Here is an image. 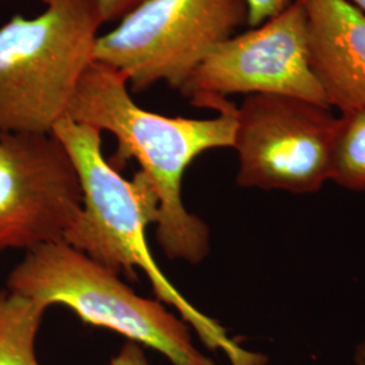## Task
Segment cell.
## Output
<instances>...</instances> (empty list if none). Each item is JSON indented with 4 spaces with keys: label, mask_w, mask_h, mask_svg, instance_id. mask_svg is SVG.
<instances>
[{
    "label": "cell",
    "mask_w": 365,
    "mask_h": 365,
    "mask_svg": "<svg viewBox=\"0 0 365 365\" xmlns=\"http://www.w3.org/2000/svg\"><path fill=\"white\" fill-rule=\"evenodd\" d=\"M7 289L46 307L66 306L84 324L148 346L172 365H217L196 348L182 318L160 300L138 297L118 274L66 242L27 250L9 274Z\"/></svg>",
    "instance_id": "4"
},
{
    "label": "cell",
    "mask_w": 365,
    "mask_h": 365,
    "mask_svg": "<svg viewBox=\"0 0 365 365\" xmlns=\"http://www.w3.org/2000/svg\"><path fill=\"white\" fill-rule=\"evenodd\" d=\"M46 306L0 289V365H39L36 339Z\"/></svg>",
    "instance_id": "10"
},
{
    "label": "cell",
    "mask_w": 365,
    "mask_h": 365,
    "mask_svg": "<svg viewBox=\"0 0 365 365\" xmlns=\"http://www.w3.org/2000/svg\"><path fill=\"white\" fill-rule=\"evenodd\" d=\"M360 11L365 14V0H349Z\"/></svg>",
    "instance_id": "16"
},
{
    "label": "cell",
    "mask_w": 365,
    "mask_h": 365,
    "mask_svg": "<svg viewBox=\"0 0 365 365\" xmlns=\"http://www.w3.org/2000/svg\"><path fill=\"white\" fill-rule=\"evenodd\" d=\"M248 25L247 0H146L95 42L93 61L143 92L157 83L180 90L221 43Z\"/></svg>",
    "instance_id": "5"
},
{
    "label": "cell",
    "mask_w": 365,
    "mask_h": 365,
    "mask_svg": "<svg viewBox=\"0 0 365 365\" xmlns=\"http://www.w3.org/2000/svg\"><path fill=\"white\" fill-rule=\"evenodd\" d=\"M141 346L137 342L126 341L117 356L111 359L110 365H150Z\"/></svg>",
    "instance_id": "14"
},
{
    "label": "cell",
    "mask_w": 365,
    "mask_h": 365,
    "mask_svg": "<svg viewBox=\"0 0 365 365\" xmlns=\"http://www.w3.org/2000/svg\"><path fill=\"white\" fill-rule=\"evenodd\" d=\"M146 0H96L103 24L118 22Z\"/></svg>",
    "instance_id": "13"
},
{
    "label": "cell",
    "mask_w": 365,
    "mask_h": 365,
    "mask_svg": "<svg viewBox=\"0 0 365 365\" xmlns=\"http://www.w3.org/2000/svg\"><path fill=\"white\" fill-rule=\"evenodd\" d=\"M337 126L329 107L274 93L247 95L237 107V184L315 194L330 182Z\"/></svg>",
    "instance_id": "6"
},
{
    "label": "cell",
    "mask_w": 365,
    "mask_h": 365,
    "mask_svg": "<svg viewBox=\"0 0 365 365\" xmlns=\"http://www.w3.org/2000/svg\"><path fill=\"white\" fill-rule=\"evenodd\" d=\"M179 92L191 105L215 111L230 95L255 93L287 95L329 107L309 64L303 4L294 0L260 26L225 41Z\"/></svg>",
    "instance_id": "7"
},
{
    "label": "cell",
    "mask_w": 365,
    "mask_h": 365,
    "mask_svg": "<svg viewBox=\"0 0 365 365\" xmlns=\"http://www.w3.org/2000/svg\"><path fill=\"white\" fill-rule=\"evenodd\" d=\"M53 134L64 145L83 190V205L64 242L111 272L137 280L144 272L157 299L179 312L202 342L222 352L230 365H267L268 357L244 348L227 330L199 312L163 274L148 245L146 230L156 223L158 199L150 182L138 170L133 180L123 179L102 150V131L68 117L60 119Z\"/></svg>",
    "instance_id": "2"
},
{
    "label": "cell",
    "mask_w": 365,
    "mask_h": 365,
    "mask_svg": "<svg viewBox=\"0 0 365 365\" xmlns=\"http://www.w3.org/2000/svg\"><path fill=\"white\" fill-rule=\"evenodd\" d=\"M81 205L78 172L53 133L0 134V252L64 242Z\"/></svg>",
    "instance_id": "8"
},
{
    "label": "cell",
    "mask_w": 365,
    "mask_h": 365,
    "mask_svg": "<svg viewBox=\"0 0 365 365\" xmlns=\"http://www.w3.org/2000/svg\"><path fill=\"white\" fill-rule=\"evenodd\" d=\"M307 19L309 64L327 105L365 110V14L349 0H299Z\"/></svg>",
    "instance_id": "9"
},
{
    "label": "cell",
    "mask_w": 365,
    "mask_h": 365,
    "mask_svg": "<svg viewBox=\"0 0 365 365\" xmlns=\"http://www.w3.org/2000/svg\"><path fill=\"white\" fill-rule=\"evenodd\" d=\"M330 182L351 191H365V110L345 111L337 117Z\"/></svg>",
    "instance_id": "11"
},
{
    "label": "cell",
    "mask_w": 365,
    "mask_h": 365,
    "mask_svg": "<svg viewBox=\"0 0 365 365\" xmlns=\"http://www.w3.org/2000/svg\"><path fill=\"white\" fill-rule=\"evenodd\" d=\"M294 0H247L248 26H260L277 14L284 11Z\"/></svg>",
    "instance_id": "12"
},
{
    "label": "cell",
    "mask_w": 365,
    "mask_h": 365,
    "mask_svg": "<svg viewBox=\"0 0 365 365\" xmlns=\"http://www.w3.org/2000/svg\"><path fill=\"white\" fill-rule=\"evenodd\" d=\"M353 364L365 365V339L360 341L353 351Z\"/></svg>",
    "instance_id": "15"
},
{
    "label": "cell",
    "mask_w": 365,
    "mask_h": 365,
    "mask_svg": "<svg viewBox=\"0 0 365 365\" xmlns=\"http://www.w3.org/2000/svg\"><path fill=\"white\" fill-rule=\"evenodd\" d=\"M36 16L0 26V134L52 133L93 61L96 0H43Z\"/></svg>",
    "instance_id": "3"
},
{
    "label": "cell",
    "mask_w": 365,
    "mask_h": 365,
    "mask_svg": "<svg viewBox=\"0 0 365 365\" xmlns=\"http://www.w3.org/2000/svg\"><path fill=\"white\" fill-rule=\"evenodd\" d=\"M66 117L117 138L118 170L138 161L157 199L156 238L170 260L199 264L210 252L209 226L188 212L182 197V176L196 157L233 148L237 107L230 101L209 119L165 117L148 111L131 98L129 84L115 69L98 61L84 72Z\"/></svg>",
    "instance_id": "1"
}]
</instances>
